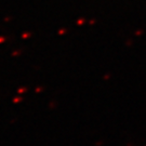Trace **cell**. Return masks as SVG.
<instances>
[{
    "mask_svg": "<svg viewBox=\"0 0 146 146\" xmlns=\"http://www.w3.org/2000/svg\"><path fill=\"white\" fill-rule=\"evenodd\" d=\"M145 146H146V145H145Z\"/></svg>",
    "mask_w": 146,
    "mask_h": 146,
    "instance_id": "obj_1",
    "label": "cell"
}]
</instances>
